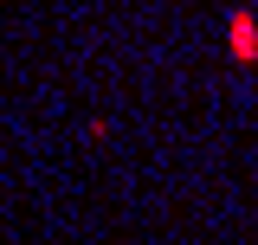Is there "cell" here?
I'll return each instance as SVG.
<instances>
[{"label": "cell", "instance_id": "obj_1", "mask_svg": "<svg viewBox=\"0 0 258 245\" xmlns=\"http://www.w3.org/2000/svg\"><path fill=\"white\" fill-rule=\"evenodd\" d=\"M232 52H239V58H245V65L258 58V26H252V13H245V7L232 13Z\"/></svg>", "mask_w": 258, "mask_h": 245}]
</instances>
